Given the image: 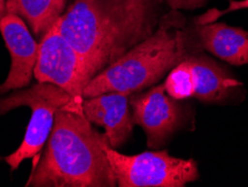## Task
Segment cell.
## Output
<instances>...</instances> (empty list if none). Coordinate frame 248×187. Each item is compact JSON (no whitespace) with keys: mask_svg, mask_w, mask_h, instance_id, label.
I'll return each instance as SVG.
<instances>
[{"mask_svg":"<svg viewBox=\"0 0 248 187\" xmlns=\"http://www.w3.org/2000/svg\"><path fill=\"white\" fill-rule=\"evenodd\" d=\"M165 0H72L57 24L86 64L90 81L151 36Z\"/></svg>","mask_w":248,"mask_h":187,"instance_id":"1","label":"cell"},{"mask_svg":"<svg viewBox=\"0 0 248 187\" xmlns=\"http://www.w3.org/2000/svg\"><path fill=\"white\" fill-rule=\"evenodd\" d=\"M104 134L92 127L83 103L71 100L56 112L42 156L32 164L27 187H115ZM110 146V145H108Z\"/></svg>","mask_w":248,"mask_h":187,"instance_id":"2","label":"cell"},{"mask_svg":"<svg viewBox=\"0 0 248 187\" xmlns=\"http://www.w3.org/2000/svg\"><path fill=\"white\" fill-rule=\"evenodd\" d=\"M202 51L192 25L180 10L163 14L158 27L122 57L98 72L84 89V99L107 92L132 94L153 86L192 52Z\"/></svg>","mask_w":248,"mask_h":187,"instance_id":"3","label":"cell"},{"mask_svg":"<svg viewBox=\"0 0 248 187\" xmlns=\"http://www.w3.org/2000/svg\"><path fill=\"white\" fill-rule=\"evenodd\" d=\"M72 98L62 87L52 83L37 82L31 87L15 90L8 97L0 99V117L20 107L31 110L26 134L16 152L5 157L12 170H16L24 160L38 157L46 144L55 122L56 112Z\"/></svg>","mask_w":248,"mask_h":187,"instance_id":"4","label":"cell"},{"mask_svg":"<svg viewBox=\"0 0 248 187\" xmlns=\"http://www.w3.org/2000/svg\"><path fill=\"white\" fill-rule=\"evenodd\" d=\"M105 153L120 187H185L199 178L195 159L178 158L167 150L129 156L108 145Z\"/></svg>","mask_w":248,"mask_h":187,"instance_id":"5","label":"cell"},{"mask_svg":"<svg viewBox=\"0 0 248 187\" xmlns=\"http://www.w3.org/2000/svg\"><path fill=\"white\" fill-rule=\"evenodd\" d=\"M34 75L37 82L52 83L76 102L84 101V89L90 82L86 64L79 53L62 35L57 21L38 43Z\"/></svg>","mask_w":248,"mask_h":187,"instance_id":"6","label":"cell"},{"mask_svg":"<svg viewBox=\"0 0 248 187\" xmlns=\"http://www.w3.org/2000/svg\"><path fill=\"white\" fill-rule=\"evenodd\" d=\"M130 105L134 123L144 130L151 149L162 148L187 119L185 108L166 92L163 84L130 94Z\"/></svg>","mask_w":248,"mask_h":187,"instance_id":"7","label":"cell"},{"mask_svg":"<svg viewBox=\"0 0 248 187\" xmlns=\"http://www.w3.org/2000/svg\"><path fill=\"white\" fill-rule=\"evenodd\" d=\"M0 34L12 58L8 75L0 84V94H5L24 89L31 83L37 62L38 43L26 21L16 14L7 13L0 19Z\"/></svg>","mask_w":248,"mask_h":187,"instance_id":"8","label":"cell"},{"mask_svg":"<svg viewBox=\"0 0 248 187\" xmlns=\"http://www.w3.org/2000/svg\"><path fill=\"white\" fill-rule=\"evenodd\" d=\"M195 76L197 100L208 104H229L245 97L244 84L229 69L205 53L198 51L185 58Z\"/></svg>","mask_w":248,"mask_h":187,"instance_id":"9","label":"cell"},{"mask_svg":"<svg viewBox=\"0 0 248 187\" xmlns=\"http://www.w3.org/2000/svg\"><path fill=\"white\" fill-rule=\"evenodd\" d=\"M84 115L91 123L103 127L112 148H119L133 133L134 120L130 105V94L107 92L83 101Z\"/></svg>","mask_w":248,"mask_h":187,"instance_id":"10","label":"cell"},{"mask_svg":"<svg viewBox=\"0 0 248 187\" xmlns=\"http://www.w3.org/2000/svg\"><path fill=\"white\" fill-rule=\"evenodd\" d=\"M200 49L226 63L240 67L248 64V32L225 23L198 25L191 23Z\"/></svg>","mask_w":248,"mask_h":187,"instance_id":"11","label":"cell"},{"mask_svg":"<svg viewBox=\"0 0 248 187\" xmlns=\"http://www.w3.org/2000/svg\"><path fill=\"white\" fill-rule=\"evenodd\" d=\"M68 0H7V13L26 21L31 33L43 37L66 9Z\"/></svg>","mask_w":248,"mask_h":187,"instance_id":"12","label":"cell"},{"mask_svg":"<svg viewBox=\"0 0 248 187\" xmlns=\"http://www.w3.org/2000/svg\"><path fill=\"white\" fill-rule=\"evenodd\" d=\"M163 85L166 92L178 101L195 97L196 83L190 64L186 60L180 62L168 73Z\"/></svg>","mask_w":248,"mask_h":187,"instance_id":"13","label":"cell"},{"mask_svg":"<svg viewBox=\"0 0 248 187\" xmlns=\"http://www.w3.org/2000/svg\"><path fill=\"white\" fill-rule=\"evenodd\" d=\"M242 9H248V0H228V7L226 9L220 10L217 8H211L207 10L205 14L193 18L192 21L198 25L210 24L216 21L218 18L225 16V15Z\"/></svg>","mask_w":248,"mask_h":187,"instance_id":"14","label":"cell"},{"mask_svg":"<svg viewBox=\"0 0 248 187\" xmlns=\"http://www.w3.org/2000/svg\"><path fill=\"white\" fill-rule=\"evenodd\" d=\"M169 9L173 10H196L207 5L208 0H165Z\"/></svg>","mask_w":248,"mask_h":187,"instance_id":"15","label":"cell"},{"mask_svg":"<svg viewBox=\"0 0 248 187\" xmlns=\"http://www.w3.org/2000/svg\"><path fill=\"white\" fill-rule=\"evenodd\" d=\"M7 14V0H0V19Z\"/></svg>","mask_w":248,"mask_h":187,"instance_id":"16","label":"cell"}]
</instances>
